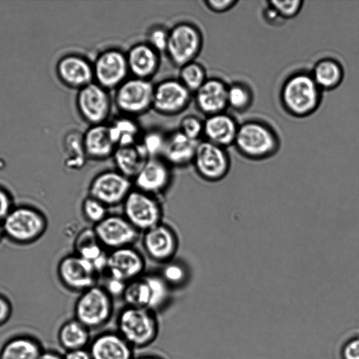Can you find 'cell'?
<instances>
[{
  "label": "cell",
  "mask_w": 359,
  "mask_h": 359,
  "mask_svg": "<svg viewBox=\"0 0 359 359\" xmlns=\"http://www.w3.org/2000/svg\"><path fill=\"white\" fill-rule=\"evenodd\" d=\"M133 189L132 180L116 170H107L93 178L88 187V196L108 208L123 203Z\"/></svg>",
  "instance_id": "cell-14"
},
{
  "label": "cell",
  "mask_w": 359,
  "mask_h": 359,
  "mask_svg": "<svg viewBox=\"0 0 359 359\" xmlns=\"http://www.w3.org/2000/svg\"><path fill=\"white\" fill-rule=\"evenodd\" d=\"M116 170L133 180L149 158L138 144L118 147L112 156Z\"/></svg>",
  "instance_id": "cell-27"
},
{
  "label": "cell",
  "mask_w": 359,
  "mask_h": 359,
  "mask_svg": "<svg viewBox=\"0 0 359 359\" xmlns=\"http://www.w3.org/2000/svg\"><path fill=\"white\" fill-rule=\"evenodd\" d=\"M57 271L60 282L65 287L81 293L97 285L99 275L91 262L75 253L62 257L58 263Z\"/></svg>",
  "instance_id": "cell-15"
},
{
  "label": "cell",
  "mask_w": 359,
  "mask_h": 359,
  "mask_svg": "<svg viewBox=\"0 0 359 359\" xmlns=\"http://www.w3.org/2000/svg\"><path fill=\"white\" fill-rule=\"evenodd\" d=\"M267 4L276 10L283 20H285L295 17L300 12L304 1L302 0H272L268 1Z\"/></svg>",
  "instance_id": "cell-41"
},
{
  "label": "cell",
  "mask_w": 359,
  "mask_h": 359,
  "mask_svg": "<svg viewBox=\"0 0 359 359\" xmlns=\"http://www.w3.org/2000/svg\"><path fill=\"white\" fill-rule=\"evenodd\" d=\"M90 331L74 318L60 326L57 333L58 342L65 351L86 348L91 341Z\"/></svg>",
  "instance_id": "cell-30"
},
{
  "label": "cell",
  "mask_w": 359,
  "mask_h": 359,
  "mask_svg": "<svg viewBox=\"0 0 359 359\" xmlns=\"http://www.w3.org/2000/svg\"><path fill=\"white\" fill-rule=\"evenodd\" d=\"M132 180L133 188L155 196L169 186L170 165L162 157L149 158Z\"/></svg>",
  "instance_id": "cell-19"
},
{
  "label": "cell",
  "mask_w": 359,
  "mask_h": 359,
  "mask_svg": "<svg viewBox=\"0 0 359 359\" xmlns=\"http://www.w3.org/2000/svg\"><path fill=\"white\" fill-rule=\"evenodd\" d=\"M66 165L72 170L82 168L88 159L83 144V134L79 131L70 132L65 138Z\"/></svg>",
  "instance_id": "cell-33"
},
{
  "label": "cell",
  "mask_w": 359,
  "mask_h": 359,
  "mask_svg": "<svg viewBox=\"0 0 359 359\" xmlns=\"http://www.w3.org/2000/svg\"><path fill=\"white\" fill-rule=\"evenodd\" d=\"M94 82L109 91L117 88L129 77L126 53L118 48L100 51L93 62Z\"/></svg>",
  "instance_id": "cell-11"
},
{
  "label": "cell",
  "mask_w": 359,
  "mask_h": 359,
  "mask_svg": "<svg viewBox=\"0 0 359 359\" xmlns=\"http://www.w3.org/2000/svg\"><path fill=\"white\" fill-rule=\"evenodd\" d=\"M142 245L150 259L165 264L176 254L178 238L175 231L161 222L143 232Z\"/></svg>",
  "instance_id": "cell-18"
},
{
  "label": "cell",
  "mask_w": 359,
  "mask_h": 359,
  "mask_svg": "<svg viewBox=\"0 0 359 359\" xmlns=\"http://www.w3.org/2000/svg\"><path fill=\"white\" fill-rule=\"evenodd\" d=\"M169 37V29L163 25H156L147 33L146 42L160 54L165 53Z\"/></svg>",
  "instance_id": "cell-40"
},
{
  "label": "cell",
  "mask_w": 359,
  "mask_h": 359,
  "mask_svg": "<svg viewBox=\"0 0 359 359\" xmlns=\"http://www.w3.org/2000/svg\"><path fill=\"white\" fill-rule=\"evenodd\" d=\"M322 92L311 72L299 71L285 80L280 88V99L289 114L303 118L317 110L321 102Z\"/></svg>",
  "instance_id": "cell-2"
},
{
  "label": "cell",
  "mask_w": 359,
  "mask_h": 359,
  "mask_svg": "<svg viewBox=\"0 0 359 359\" xmlns=\"http://www.w3.org/2000/svg\"><path fill=\"white\" fill-rule=\"evenodd\" d=\"M122 204L123 215L140 232L161 222V205L153 195L133 188Z\"/></svg>",
  "instance_id": "cell-9"
},
{
  "label": "cell",
  "mask_w": 359,
  "mask_h": 359,
  "mask_svg": "<svg viewBox=\"0 0 359 359\" xmlns=\"http://www.w3.org/2000/svg\"><path fill=\"white\" fill-rule=\"evenodd\" d=\"M233 146L244 158L262 161L277 154L280 142L277 133L269 124L258 119H250L239 125Z\"/></svg>",
  "instance_id": "cell-1"
},
{
  "label": "cell",
  "mask_w": 359,
  "mask_h": 359,
  "mask_svg": "<svg viewBox=\"0 0 359 359\" xmlns=\"http://www.w3.org/2000/svg\"><path fill=\"white\" fill-rule=\"evenodd\" d=\"M203 46V36L194 23L182 21L169 29L165 54L176 67L195 61Z\"/></svg>",
  "instance_id": "cell-5"
},
{
  "label": "cell",
  "mask_w": 359,
  "mask_h": 359,
  "mask_svg": "<svg viewBox=\"0 0 359 359\" xmlns=\"http://www.w3.org/2000/svg\"><path fill=\"white\" fill-rule=\"evenodd\" d=\"M200 140L189 138L177 129L167 133L161 157L170 165L183 167L192 163Z\"/></svg>",
  "instance_id": "cell-25"
},
{
  "label": "cell",
  "mask_w": 359,
  "mask_h": 359,
  "mask_svg": "<svg viewBox=\"0 0 359 359\" xmlns=\"http://www.w3.org/2000/svg\"><path fill=\"white\" fill-rule=\"evenodd\" d=\"M4 234L13 242L28 244L45 232L47 222L38 210L27 205L13 207L1 222Z\"/></svg>",
  "instance_id": "cell-6"
},
{
  "label": "cell",
  "mask_w": 359,
  "mask_h": 359,
  "mask_svg": "<svg viewBox=\"0 0 359 359\" xmlns=\"http://www.w3.org/2000/svg\"><path fill=\"white\" fill-rule=\"evenodd\" d=\"M192 164L198 176L209 182L224 179L231 169V158L226 148L200 140Z\"/></svg>",
  "instance_id": "cell-10"
},
{
  "label": "cell",
  "mask_w": 359,
  "mask_h": 359,
  "mask_svg": "<svg viewBox=\"0 0 359 359\" xmlns=\"http://www.w3.org/2000/svg\"><path fill=\"white\" fill-rule=\"evenodd\" d=\"M74 247L75 254L92 263L105 254L93 228L82 229L74 240Z\"/></svg>",
  "instance_id": "cell-32"
},
{
  "label": "cell",
  "mask_w": 359,
  "mask_h": 359,
  "mask_svg": "<svg viewBox=\"0 0 359 359\" xmlns=\"http://www.w3.org/2000/svg\"><path fill=\"white\" fill-rule=\"evenodd\" d=\"M161 276L170 287H177L185 283L187 270L180 263L171 260L165 263Z\"/></svg>",
  "instance_id": "cell-39"
},
{
  "label": "cell",
  "mask_w": 359,
  "mask_h": 359,
  "mask_svg": "<svg viewBox=\"0 0 359 359\" xmlns=\"http://www.w3.org/2000/svg\"><path fill=\"white\" fill-rule=\"evenodd\" d=\"M167 133L158 128L142 132L138 144L148 158L161 157L166 142Z\"/></svg>",
  "instance_id": "cell-36"
},
{
  "label": "cell",
  "mask_w": 359,
  "mask_h": 359,
  "mask_svg": "<svg viewBox=\"0 0 359 359\" xmlns=\"http://www.w3.org/2000/svg\"><path fill=\"white\" fill-rule=\"evenodd\" d=\"M133 359H163L162 358L154 355H144L137 357H134Z\"/></svg>",
  "instance_id": "cell-50"
},
{
  "label": "cell",
  "mask_w": 359,
  "mask_h": 359,
  "mask_svg": "<svg viewBox=\"0 0 359 359\" xmlns=\"http://www.w3.org/2000/svg\"><path fill=\"white\" fill-rule=\"evenodd\" d=\"M126 284V283L109 277L107 285L104 287L112 297L119 295L122 297Z\"/></svg>",
  "instance_id": "cell-45"
},
{
  "label": "cell",
  "mask_w": 359,
  "mask_h": 359,
  "mask_svg": "<svg viewBox=\"0 0 359 359\" xmlns=\"http://www.w3.org/2000/svg\"><path fill=\"white\" fill-rule=\"evenodd\" d=\"M113 311V297L103 286L95 285L80 294L74 305V318L90 330H95L110 320Z\"/></svg>",
  "instance_id": "cell-7"
},
{
  "label": "cell",
  "mask_w": 359,
  "mask_h": 359,
  "mask_svg": "<svg viewBox=\"0 0 359 359\" xmlns=\"http://www.w3.org/2000/svg\"><path fill=\"white\" fill-rule=\"evenodd\" d=\"M227 84L217 77H208L193 94L197 109L205 116L224 112L228 107Z\"/></svg>",
  "instance_id": "cell-20"
},
{
  "label": "cell",
  "mask_w": 359,
  "mask_h": 359,
  "mask_svg": "<svg viewBox=\"0 0 359 359\" xmlns=\"http://www.w3.org/2000/svg\"><path fill=\"white\" fill-rule=\"evenodd\" d=\"M192 95L177 78L163 79L154 84L152 109L163 116H177L188 108Z\"/></svg>",
  "instance_id": "cell-13"
},
{
  "label": "cell",
  "mask_w": 359,
  "mask_h": 359,
  "mask_svg": "<svg viewBox=\"0 0 359 359\" xmlns=\"http://www.w3.org/2000/svg\"><path fill=\"white\" fill-rule=\"evenodd\" d=\"M254 100L253 92L250 86L242 81L229 84L227 92V104L233 111L243 113L252 105Z\"/></svg>",
  "instance_id": "cell-34"
},
{
  "label": "cell",
  "mask_w": 359,
  "mask_h": 359,
  "mask_svg": "<svg viewBox=\"0 0 359 359\" xmlns=\"http://www.w3.org/2000/svg\"><path fill=\"white\" fill-rule=\"evenodd\" d=\"M263 16L266 22H278L283 19L279 16L276 10L271 7L269 4L264 9L263 12Z\"/></svg>",
  "instance_id": "cell-48"
},
{
  "label": "cell",
  "mask_w": 359,
  "mask_h": 359,
  "mask_svg": "<svg viewBox=\"0 0 359 359\" xmlns=\"http://www.w3.org/2000/svg\"><path fill=\"white\" fill-rule=\"evenodd\" d=\"M43 350L35 338L18 335L9 339L0 348V359H39Z\"/></svg>",
  "instance_id": "cell-29"
},
{
  "label": "cell",
  "mask_w": 359,
  "mask_h": 359,
  "mask_svg": "<svg viewBox=\"0 0 359 359\" xmlns=\"http://www.w3.org/2000/svg\"><path fill=\"white\" fill-rule=\"evenodd\" d=\"M93 229L103 248L110 250L133 246L140 235L123 215H108Z\"/></svg>",
  "instance_id": "cell-16"
},
{
  "label": "cell",
  "mask_w": 359,
  "mask_h": 359,
  "mask_svg": "<svg viewBox=\"0 0 359 359\" xmlns=\"http://www.w3.org/2000/svg\"><path fill=\"white\" fill-rule=\"evenodd\" d=\"M107 125L110 136L116 147L137 144L142 134L136 118L129 116L120 114Z\"/></svg>",
  "instance_id": "cell-28"
},
{
  "label": "cell",
  "mask_w": 359,
  "mask_h": 359,
  "mask_svg": "<svg viewBox=\"0 0 359 359\" xmlns=\"http://www.w3.org/2000/svg\"><path fill=\"white\" fill-rule=\"evenodd\" d=\"M311 74L322 90L335 89L341 83L344 76L341 63L332 57H325L316 62Z\"/></svg>",
  "instance_id": "cell-31"
},
{
  "label": "cell",
  "mask_w": 359,
  "mask_h": 359,
  "mask_svg": "<svg viewBox=\"0 0 359 359\" xmlns=\"http://www.w3.org/2000/svg\"><path fill=\"white\" fill-rule=\"evenodd\" d=\"M154 88L151 80L128 77L114 90V104L121 114L143 115L152 109Z\"/></svg>",
  "instance_id": "cell-8"
},
{
  "label": "cell",
  "mask_w": 359,
  "mask_h": 359,
  "mask_svg": "<svg viewBox=\"0 0 359 359\" xmlns=\"http://www.w3.org/2000/svg\"><path fill=\"white\" fill-rule=\"evenodd\" d=\"M208 78L205 68L196 60L184 65L179 68L177 79L193 94Z\"/></svg>",
  "instance_id": "cell-35"
},
{
  "label": "cell",
  "mask_w": 359,
  "mask_h": 359,
  "mask_svg": "<svg viewBox=\"0 0 359 359\" xmlns=\"http://www.w3.org/2000/svg\"><path fill=\"white\" fill-rule=\"evenodd\" d=\"M12 313V306L6 297L0 294V326L7 322Z\"/></svg>",
  "instance_id": "cell-46"
},
{
  "label": "cell",
  "mask_w": 359,
  "mask_h": 359,
  "mask_svg": "<svg viewBox=\"0 0 359 359\" xmlns=\"http://www.w3.org/2000/svg\"><path fill=\"white\" fill-rule=\"evenodd\" d=\"M63 359H92L90 352L86 348L66 351Z\"/></svg>",
  "instance_id": "cell-47"
},
{
  "label": "cell",
  "mask_w": 359,
  "mask_h": 359,
  "mask_svg": "<svg viewBox=\"0 0 359 359\" xmlns=\"http://www.w3.org/2000/svg\"><path fill=\"white\" fill-rule=\"evenodd\" d=\"M113 104L110 91L95 82L79 89L76 96L79 113L90 126L107 123Z\"/></svg>",
  "instance_id": "cell-12"
},
{
  "label": "cell",
  "mask_w": 359,
  "mask_h": 359,
  "mask_svg": "<svg viewBox=\"0 0 359 359\" xmlns=\"http://www.w3.org/2000/svg\"><path fill=\"white\" fill-rule=\"evenodd\" d=\"M170 288L161 276L143 274L127 283L121 297L126 306L144 308L156 313L168 303Z\"/></svg>",
  "instance_id": "cell-4"
},
{
  "label": "cell",
  "mask_w": 359,
  "mask_h": 359,
  "mask_svg": "<svg viewBox=\"0 0 359 359\" xmlns=\"http://www.w3.org/2000/svg\"><path fill=\"white\" fill-rule=\"evenodd\" d=\"M116 328L133 348H142L156 340L159 323L155 312L144 308L126 306L117 316Z\"/></svg>",
  "instance_id": "cell-3"
},
{
  "label": "cell",
  "mask_w": 359,
  "mask_h": 359,
  "mask_svg": "<svg viewBox=\"0 0 359 359\" xmlns=\"http://www.w3.org/2000/svg\"><path fill=\"white\" fill-rule=\"evenodd\" d=\"M236 0H205L203 1L205 6L215 13H222L231 10L238 4Z\"/></svg>",
  "instance_id": "cell-43"
},
{
  "label": "cell",
  "mask_w": 359,
  "mask_h": 359,
  "mask_svg": "<svg viewBox=\"0 0 359 359\" xmlns=\"http://www.w3.org/2000/svg\"><path fill=\"white\" fill-rule=\"evenodd\" d=\"M126 57L133 77L151 80L160 68L161 54L146 41L133 44L126 52Z\"/></svg>",
  "instance_id": "cell-23"
},
{
  "label": "cell",
  "mask_w": 359,
  "mask_h": 359,
  "mask_svg": "<svg viewBox=\"0 0 359 359\" xmlns=\"http://www.w3.org/2000/svg\"><path fill=\"white\" fill-rule=\"evenodd\" d=\"M4 234L3 229L1 224H0V238H1L2 235Z\"/></svg>",
  "instance_id": "cell-51"
},
{
  "label": "cell",
  "mask_w": 359,
  "mask_h": 359,
  "mask_svg": "<svg viewBox=\"0 0 359 359\" xmlns=\"http://www.w3.org/2000/svg\"><path fill=\"white\" fill-rule=\"evenodd\" d=\"M177 130L191 140H201L203 134V120L194 114L185 115L180 119Z\"/></svg>",
  "instance_id": "cell-38"
},
{
  "label": "cell",
  "mask_w": 359,
  "mask_h": 359,
  "mask_svg": "<svg viewBox=\"0 0 359 359\" xmlns=\"http://www.w3.org/2000/svg\"><path fill=\"white\" fill-rule=\"evenodd\" d=\"M88 349L92 359H133L134 348L117 332H102L91 339Z\"/></svg>",
  "instance_id": "cell-21"
},
{
  "label": "cell",
  "mask_w": 359,
  "mask_h": 359,
  "mask_svg": "<svg viewBox=\"0 0 359 359\" xmlns=\"http://www.w3.org/2000/svg\"><path fill=\"white\" fill-rule=\"evenodd\" d=\"M239 125L225 111L206 116L203 119L204 140L220 147L233 145Z\"/></svg>",
  "instance_id": "cell-24"
},
{
  "label": "cell",
  "mask_w": 359,
  "mask_h": 359,
  "mask_svg": "<svg viewBox=\"0 0 359 359\" xmlns=\"http://www.w3.org/2000/svg\"><path fill=\"white\" fill-rule=\"evenodd\" d=\"M61 81L70 88L81 89L94 82L93 62L76 54L66 55L57 63Z\"/></svg>",
  "instance_id": "cell-22"
},
{
  "label": "cell",
  "mask_w": 359,
  "mask_h": 359,
  "mask_svg": "<svg viewBox=\"0 0 359 359\" xmlns=\"http://www.w3.org/2000/svg\"><path fill=\"white\" fill-rule=\"evenodd\" d=\"M84 148L88 159L102 161L112 157L116 149L107 123L90 126L83 134Z\"/></svg>",
  "instance_id": "cell-26"
},
{
  "label": "cell",
  "mask_w": 359,
  "mask_h": 359,
  "mask_svg": "<svg viewBox=\"0 0 359 359\" xmlns=\"http://www.w3.org/2000/svg\"><path fill=\"white\" fill-rule=\"evenodd\" d=\"M339 358L359 359V327L341 345Z\"/></svg>",
  "instance_id": "cell-42"
},
{
  "label": "cell",
  "mask_w": 359,
  "mask_h": 359,
  "mask_svg": "<svg viewBox=\"0 0 359 359\" xmlns=\"http://www.w3.org/2000/svg\"><path fill=\"white\" fill-rule=\"evenodd\" d=\"M39 359H63V355L53 351H43Z\"/></svg>",
  "instance_id": "cell-49"
},
{
  "label": "cell",
  "mask_w": 359,
  "mask_h": 359,
  "mask_svg": "<svg viewBox=\"0 0 359 359\" xmlns=\"http://www.w3.org/2000/svg\"><path fill=\"white\" fill-rule=\"evenodd\" d=\"M81 210L85 219L94 225L107 215V207L96 198L88 196L82 202Z\"/></svg>",
  "instance_id": "cell-37"
},
{
  "label": "cell",
  "mask_w": 359,
  "mask_h": 359,
  "mask_svg": "<svg viewBox=\"0 0 359 359\" xmlns=\"http://www.w3.org/2000/svg\"><path fill=\"white\" fill-rule=\"evenodd\" d=\"M10 194L0 187V222H2L13 208Z\"/></svg>",
  "instance_id": "cell-44"
},
{
  "label": "cell",
  "mask_w": 359,
  "mask_h": 359,
  "mask_svg": "<svg viewBox=\"0 0 359 359\" xmlns=\"http://www.w3.org/2000/svg\"><path fill=\"white\" fill-rule=\"evenodd\" d=\"M145 261L133 246L110 250L107 253L106 270L108 276L128 283L143 275Z\"/></svg>",
  "instance_id": "cell-17"
}]
</instances>
